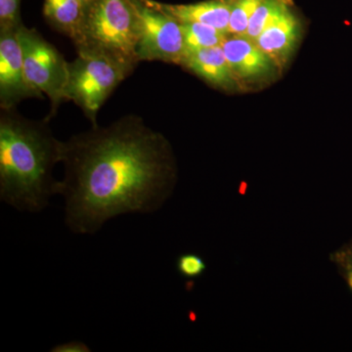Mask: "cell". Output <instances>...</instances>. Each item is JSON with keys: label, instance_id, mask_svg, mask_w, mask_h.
Instances as JSON below:
<instances>
[{"label": "cell", "instance_id": "1", "mask_svg": "<svg viewBox=\"0 0 352 352\" xmlns=\"http://www.w3.org/2000/svg\"><path fill=\"white\" fill-rule=\"evenodd\" d=\"M61 163L65 223L80 235L98 232L119 215L157 212L177 183L170 141L136 115L63 141Z\"/></svg>", "mask_w": 352, "mask_h": 352}, {"label": "cell", "instance_id": "2", "mask_svg": "<svg viewBox=\"0 0 352 352\" xmlns=\"http://www.w3.org/2000/svg\"><path fill=\"white\" fill-rule=\"evenodd\" d=\"M63 141L50 122L25 118L17 109L0 113V200L20 212H43L60 194L53 170L61 163Z\"/></svg>", "mask_w": 352, "mask_h": 352}, {"label": "cell", "instance_id": "3", "mask_svg": "<svg viewBox=\"0 0 352 352\" xmlns=\"http://www.w3.org/2000/svg\"><path fill=\"white\" fill-rule=\"evenodd\" d=\"M76 50V58L69 64L67 96L95 126L102 106L136 66L95 48Z\"/></svg>", "mask_w": 352, "mask_h": 352}, {"label": "cell", "instance_id": "4", "mask_svg": "<svg viewBox=\"0 0 352 352\" xmlns=\"http://www.w3.org/2000/svg\"><path fill=\"white\" fill-rule=\"evenodd\" d=\"M138 17L131 0H92L82 41L76 48H95L138 66Z\"/></svg>", "mask_w": 352, "mask_h": 352}, {"label": "cell", "instance_id": "5", "mask_svg": "<svg viewBox=\"0 0 352 352\" xmlns=\"http://www.w3.org/2000/svg\"><path fill=\"white\" fill-rule=\"evenodd\" d=\"M19 41L28 82L50 98V112L45 120L50 122L60 105L68 101L69 62L36 29L21 25Z\"/></svg>", "mask_w": 352, "mask_h": 352}, {"label": "cell", "instance_id": "6", "mask_svg": "<svg viewBox=\"0 0 352 352\" xmlns=\"http://www.w3.org/2000/svg\"><path fill=\"white\" fill-rule=\"evenodd\" d=\"M138 17L139 63L162 61L182 65L184 41L182 23L164 10L156 0H131Z\"/></svg>", "mask_w": 352, "mask_h": 352}, {"label": "cell", "instance_id": "7", "mask_svg": "<svg viewBox=\"0 0 352 352\" xmlns=\"http://www.w3.org/2000/svg\"><path fill=\"white\" fill-rule=\"evenodd\" d=\"M19 29L0 31V107L3 110L16 108L25 99L43 98L25 78Z\"/></svg>", "mask_w": 352, "mask_h": 352}, {"label": "cell", "instance_id": "8", "mask_svg": "<svg viewBox=\"0 0 352 352\" xmlns=\"http://www.w3.org/2000/svg\"><path fill=\"white\" fill-rule=\"evenodd\" d=\"M221 47L238 82L265 80L270 78L278 68L256 41L244 36L227 34Z\"/></svg>", "mask_w": 352, "mask_h": 352}, {"label": "cell", "instance_id": "9", "mask_svg": "<svg viewBox=\"0 0 352 352\" xmlns=\"http://www.w3.org/2000/svg\"><path fill=\"white\" fill-rule=\"evenodd\" d=\"M302 21L294 6L256 39L259 48L279 67L285 66L302 34Z\"/></svg>", "mask_w": 352, "mask_h": 352}, {"label": "cell", "instance_id": "10", "mask_svg": "<svg viewBox=\"0 0 352 352\" xmlns=\"http://www.w3.org/2000/svg\"><path fill=\"white\" fill-rule=\"evenodd\" d=\"M182 66L217 89L233 90L238 80L234 76L221 45L185 55Z\"/></svg>", "mask_w": 352, "mask_h": 352}, {"label": "cell", "instance_id": "11", "mask_svg": "<svg viewBox=\"0 0 352 352\" xmlns=\"http://www.w3.org/2000/svg\"><path fill=\"white\" fill-rule=\"evenodd\" d=\"M233 0H205L190 4L162 3L164 10L180 23H201L228 34Z\"/></svg>", "mask_w": 352, "mask_h": 352}, {"label": "cell", "instance_id": "12", "mask_svg": "<svg viewBox=\"0 0 352 352\" xmlns=\"http://www.w3.org/2000/svg\"><path fill=\"white\" fill-rule=\"evenodd\" d=\"M87 6L80 0H44L43 16L48 24L78 45L82 41Z\"/></svg>", "mask_w": 352, "mask_h": 352}, {"label": "cell", "instance_id": "13", "mask_svg": "<svg viewBox=\"0 0 352 352\" xmlns=\"http://www.w3.org/2000/svg\"><path fill=\"white\" fill-rule=\"evenodd\" d=\"M184 56L205 48L221 45L227 34L212 25L201 23H182Z\"/></svg>", "mask_w": 352, "mask_h": 352}, {"label": "cell", "instance_id": "14", "mask_svg": "<svg viewBox=\"0 0 352 352\" xmlns=\"http://www.w3.org/2000/svg\"><path fill=\"white\" fill-rule=\"evenodd\" d=\"M293 6V0H263L252 15L244 36L256 41L268 27Z\"/></svg>", "mask_w": 352, "mask_h": 352}, {"label": "cell", "instance_id": "15", "mask_svg": "<svg viewBox=\"0 0 352 352\" xmlns=\"http://www.w3.org/2000/svg\"><path fill=\"white\" fill-rule=\"evenodd\" d=\"M263 0H233L228 34L245 36L254 13Z\"/></svg>", "mask_w": 352, "mask_h": 352}, {"label": "cell", "instance_id": "16", "mask_svg": "<svg viewBox=\"0 0 352 352\" xmlns=\"http://www.w3.org/2000/svg\"><path fill=\"white\" fill-rule=\"evenodd\" d=\"M329 258L352 292V239L331 252Z\"/></svg>", "mask_w": 352, "mask_h": 352}, {"label": "cell", "instance_id": "17", "mask_svg": "<svg viewBox=\"0 0 352 352\" xmlns=\"http://www.w3.org/2000/svg\"><path fill=\"white\" fill-rule=\"evenodd\" d=\"M175 266L177 272L187 279L200 278L207 270V264L204 258L193 252H187L178 256Z\"/></svg>", "mask_w": 352, "mask_h": 352}, {"label": "cell", "instance_id": "18", "mask_svg": "<svg viewBox=\"0 0 352 352\" xmlns=\"http://www.w3.org/2000/svg\"><path fill=\"white\" fill-rule=\"evenodd\" d=\"M21 3L22 0H0V31L18 29L23 25Z\"/></svg>", "mask_w": 352, "mask_h": 352}, {"label": "cell", "instance_id": "19", "mask_svg": "<svg viewBox=\"0 0 352 352\" xmlns=\"http://www.w3.org/2000/svg\"><path fill=\"white\" fill-rule=\"evenodd\" d=\"M52 352H89L90 349L80 340H72L65 344H58L51 349Z\"/></svg>", "mask_w": 352, "mask_h": 352}, {"label": "cell", "instance_id": "20", "mask_svg": "<svg viewBox=\"0 0 352 352\" xmlns=\"http://www.w3.org/2000/svg\"><path fill=\"white\" fill-rule=\"evenodd\" d=\"M80 1L82 2L83 4H85V6H88V4L90 3V2L92 1V0H80Z\"/></svg>", "mask_w": 352, "mask_h": 352}]
</instances>
